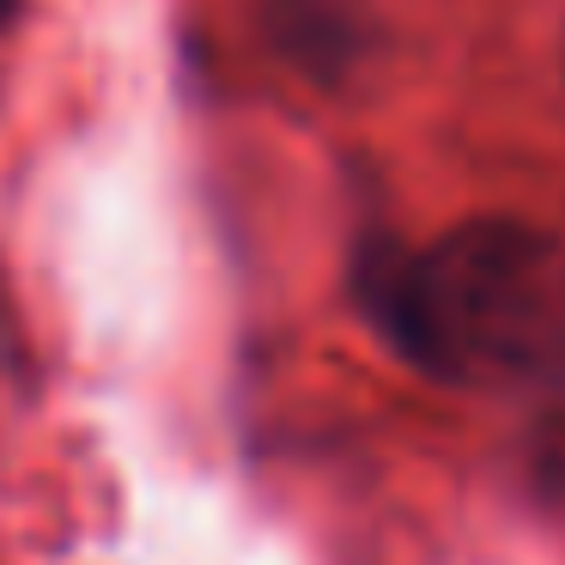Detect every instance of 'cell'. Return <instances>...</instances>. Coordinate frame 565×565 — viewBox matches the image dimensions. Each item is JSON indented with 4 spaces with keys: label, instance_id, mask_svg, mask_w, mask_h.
<instances>
[{
    "label": "cell",
    "instance_id": "obj_1",
    "mask_svg": "<svg viewBox=\"0 0 565 565\" xmlns=\"http://www.w3.org/2000/svg\"><path fill=\"white\" fill-rule=\"evenodd\" d=\"M377 322L450 383H511L565 347V249L529 220H468L371 292Z\"/></svg>",
    "mask_w": 565,
    "mask_h": 565
},
{
    "label": "cell",
    "instance_id": "obj_2",
    "mask_svg": "<svg viewBox=\"0 0 565 565\" xmlns=\"http://www.w3.org/2000/svg\"><path fill=\"white\" fill-rule=\"evenodd\" d=\"M19 13V0H0V31H7V19Z\"/></svg>",
    "mask_w": 565,
    "mask_h": 565
},
{
    "label": "cell",
    "instance_id": "obj_3",
    "mask_svg": "<svg viewBox=\"0 0 565 565\" xmlns=\"http://www.w3.org/2000/svg\"><path fill=\"white\" fill-rule=\"evenodd\" d=\"M559 67H565V50H559Z\"/></svg>",
    "mask_w": 565,
    "mask_h": 565
}]
</instances>
